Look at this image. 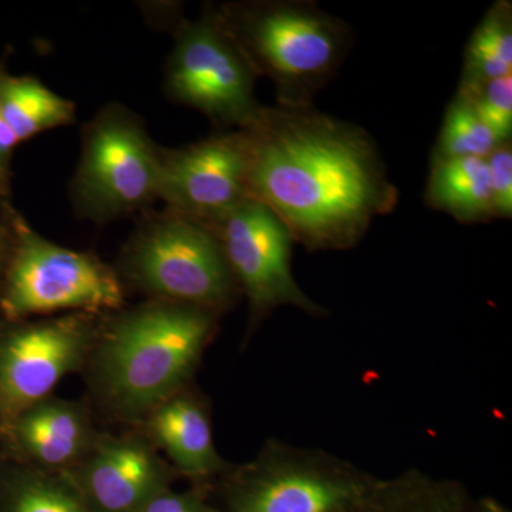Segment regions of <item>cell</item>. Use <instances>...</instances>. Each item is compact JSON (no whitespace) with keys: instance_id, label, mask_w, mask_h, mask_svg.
Instances as JSON below:
<instances>
[{"instance_id":"7a4b0ae2","label":"cell","mask_w":512,"mask_h":512,"mask_svg":"<svg viewBox=\"0 0 512 512\" xmlns=\"http://www.w3.org/2000/svg\"><path fill=\"white\" fill-rule=\"evenodd\" d=\"M214 313L160 301L107 329L96 355L97 382L119 412L150 413L184 390L217 330Z\"/></svg>"},{"instance_id":"ac0fdd59","label":"cell","mask_w":512,"mask_h":512,"mask_svg":"<svg viewBox=\"0 0 512 512\" xmlns=\"http://www.w3.org/2000/svg\"><path fill=\"white\" fill-rule=\"evenodd\" d=\"M512 74V3L495 2L474 29L464 53L461 92Z\"/></svg>"},{"instance_id":"5bb4252c","label":"cell","mask_w":512,"mask_h":512,"mask_svg":"<svg viewBox=\"0 0 512 512\" xmlns=\"http://www.w3.org/2000/svg\"><path fill=\"white\" fill-rule=\"evenodd\" d=\"M6 427L19 450L45 471L69 470L94 440L79 404L49 397L20 413Z\"/></svg>"},{"instance_id":"ba28073f","label":"cell","mask_w":512,"mask_h":512,"mask_svg":"<svg viewBox=\"0 0 512 512\" xmlns=\"http://www.w3.org/2000/svg\"><path fill=\"white\" fill-rule=\"evenodd\" d=\"M161 154L140 121L121 109H107L84 137L74 191L93 218L117 217L158 197Z\"/></svg>"},{"instance_id":"e0dca14e","label":"cell","mask_w":512,"mask_h":512,"mask_svg":"<svg viewBox=\"0 0 512 512\" xmlns=\"http://www.w3.org/2000/svg\"><path fill=\"white\" fill-rule=\"evenodd\" d=\"M0 113L19 141L74 120V104L33 77L0 72Z\"/></svg>"},{"instance_id":"44dd1931","label":"cell","mask_w":512,"mask_h":512,"mask_svg":"<svg viewBox=\"0 0 512 512\" xmlns=\"http://www.w3.org/2000/svg\"><path fill=\"white\" fill-rule=\"evenodd\" d=\"M457 93L471 101L480 119L500 143L511 140L512 74L491 80L471 92L457 90Z\"/></svg>"},{"instance_id":"4fadbf2b","label":"cell","mask_w":512,"mask_h":512,"mask_svg":"<svg viewBox=\"0 0 512 512\" xmlns=\"http://www.w3.org/2000/svg\"><path fill=\"white\" fill-rule=\"evenodd\" d=\"M151 436L184 476L207 481L228 471L212 434L208 407L184 390L151 410Z\"/></svg>"},{"instance_id":"7402d4cb","label":"cell","mask_w":512,"mask_h":512,"mask_svg":"<svg viewBox=\"0 0 512 512\" xmlns=\"http://www.w3.org/2000/svg\"><path fill=\"white\" fill-rule=\"evenodd\" d=\"M491 188L498 218L512 215V144L510 141L498 144L487 158Z\"/></svg>"},{"instance_id":"d6986e66","label":"cell","mask_w":512,"mask_h":512,"mask_svg":"<svg viewBox=\"0 0 512 512\" xmlns=\"http://www.w3.org/2000/svg\"><path fill=\"white\" fill-rule=\"evenodd\" d=\"M0 512H93L64 471H10L0 480Z\"/></svg>"},{"instance_id":"ffe728a7","label":"cell","mask_w":512,"mask_h":512,"mask_svg":"<svg viewBox=\"0 0 512 512\" xmlns=\"http://www.w3.org/2000/svg\"><path fill=\"white\" fill-rule=\"evenodd\" d=\"M500 144L471 101L456 93L448 104L431 158H487Z\"/></svg>"},{"instance_id":"30bf717a","label":"cell","mask_w":512,"mask_h":512,"mask_svg":"<svg viewBox=\"0 0 512 512\" xmlns=\"http://www.w3.org/2000/svg\"><path fill=\"white\" fill-rule=\"evenodd\" d=\"M93 338L92 322L80 313L0 336V420L8 426L47 399L64 376L82 365Z\"/></svg>"},{"instance_id":"4316f807","label":"cell","mask_w":512,"mask_h":512,"mask_svg":"<svg viewBox=\"0 0 512 512\" xmlns=\"http://www.w3.org/2000/svg\"><path fill=\"white\" fill-rule=\"evenodd\" d=\"M0 249H2V244H0Z\"/></svg>"},{"instance_id":"3957f363","label":"cell","mask_w":512,"mask_h":512,"mask_svg":"<svg viewBox=\"0 0 512 512\" xmlns=\"http://www.w3.org/2000/svg\"><path fill=\"white\" fill-rule=\"evenodd\" d=\"M255 76L274 83L278 106L312 107L349 55L352 29L309 0L235 3L214 12Z\"/></svg>"},{"instance_id":"8fae6325","label":"cell","mask_w":512,"mask_h":512,"mask_svg":"<svg viewBox=\"0 0 512 512\" xmlns=\"http://www.w3.org/2000/svg\"><path fill=\"white\" fill-rule=\"evenodd\" d=\"M158 197L173 212L207 225L251 200L244 131L218 134L161 156Z\"/></svg>"},{"instance_id":"d4e9b609","label":"cell","mask_w":512,"mask_h":512,"mask_svg":"<svg viewBox=\"0 0 512 512\" xmlns=\"http://www.w3.org/2000/svg\"><path fill=\"white\" fill-rule=\"evenodd\" d=\"M478 512H511L507 505L494 497L477 498Z\"/></svg>"},{"instance_id":"9c48e42d","label":"cell","mask_w":512,"mask_h":512,"mask_svg":"<svg viewBox=\"0 0 512 512\" xmlns=\"http://www.w3.org/2000/svg\"><path fill=\"white\" fill-rule=\"evenodd\" d=\"M210 227L220 239L239 292L247 296L252 328L282 306L311 316L328 315L296 282L292 272L296 242L262 202L251 198Z\"/></svg>"},{"instance_id":"277c9868","label":"cell","mask_w":512,"mask_h":512,"mask_svg":"<svg viewBox=\"0 0 512 512\" xmlns=\"http://www.w3.org/2000/svg\"><path fill=\"white\" fill-rule=\"evenodd\" d=\"M224 476L225 512H348L380 478L328 451L279 440Z\"/></svg>"},{"instance_id":"7c38bea8","label":"cell","mask_w":512,"mask_h":512,"mask_svg":"<svg viewBox=\"0 0 512 512\" xmlns=\"http://www.w3.org/2000/svg\"><path fill=\"white\" fill-rule=\"evenodd\" d=\"M64 473L93 512H138L171 481L170 467L133 436L93 440Z\"/></svg>"},{"instance_id":"cb8c5ba5","label":"cell","mask_w":512,"mask_h":512,"mask_svg":"<svg viewBox=\"0 0 512 512\" xmlns=\"http://www.w3.org/2000/svg\"><path fill=\"white\" fill-rule=\"evenodd\" d=\"M18 143H20L18 137L0 113V174L5 170L10 153L13 148L18 146Z\"/></svg>"},{"instance_id":"52a82bcc","label":"cell","mask_w":512,"mask_h":512,"mask_svg":"<svg viewBox=\"0 0 512 512\" xmlns=\"http://www.w3.org/2000/svg\"><path fill=\"white\" fill-rule=\"evenodd\" d=\"M171 96L221 126L247 128L262 106L255 73L214 12L185 23L168 64Z\"/></svg>"},{"instance_id":"6da1fadb","label":"cell","mask_w":512,"mask_h":512,"mask_svg":"<svg viewBox=\"0 0 512 512\" xmlns=\"http://www.w3.org/2000/svg\"><path fill=\"white\" fill-rule=\"evenodd\" d=\"M242 131L252 198L308 251L356 247L399 202L375 140L357 124L315 106H262Z\"/></svg>"},{"instance_id":"484cf974","label":"cell","mask_w":512,"mask_h":512,"mask_svg":"<svg viewBox=\"0 0 512 512\" xmlns=\"http://www.w3.org/2000/svg\"><path fill=\"white\" fill-rule=\"evenodd\" d=\"M3 271V255H2V249H0V276H2Z\"/></svg>"},{"instance_id":"5b68a950","label":"cell","mask_w":512,"mask_h":512,"mask_svg":"<svg viewBox=\"0 0 512 512\" xmlns=\"http://www.w3.org/2000/svg\"><path fill=\"white\" fill-rule=\"evenodd\" d=\"M131 279L161 301L195 306L220 316L239 288L210 225L171 212L144 229L128 248Z\"/></svg>"},{"instance_id":"8992f818","label":"cell","mask_w":512,"mask_h":512,"mask_svg":"<svg viewBox=\"0 0 512 512\" xmlns=\"http://www.w3.org/2000/svg\"><path fill=\"white\" fill-rule=\"evenodd\" d=\"M117 275L92 255L53 244L16 221V242L5 269L0 309L10 320L62 311L119 308Z\"/></svg>"},{"instance_id":"603a6c76","label":"cell","mask_w":512,"mask_h":512,"mask_svg":"<svg viewBox=\"0 0 512 512\" xmlns=\"http://www.w3.org/2000/svg\"><path fill=\"white\" fill-rule=\"evenodd\" d=\"M138 512H225L212 507L198 493H178L170 487L154 495Z\"/></svg>"},{"instance_id":"9a60e30c","label":"cell","mask_w":512,"mask_h":512,"mask_svg":"<svg viewBox=\"0 0 512 512\" xmlns=\"http://www.w3.org/2000/svg\"><path fill=\"white\" fill-rule=\"evenodd\" d=\"M424 201L461 224L498 218L485 158H431Z\"/></svg>"},{"instance_id":"2e32d148","label":"cell","mask_w":512,"mask_h":512,"mask_svg":"<svg viewBox=\"0 0 512 512\" xmlns=\"http://www.w3.org/2000/svg\"><path fill=\"white\" fill-rule=\"evenodd\" d=\"M348 512H478V504L460 481L409 468L379 478L365 500Z\"/></svg>"}]
</instances>
